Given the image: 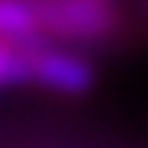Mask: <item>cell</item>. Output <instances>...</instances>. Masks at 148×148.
I'll return each instance as SVG.
<instances>
[{
    "label": "cell",
    "mask_w": 148,
    "mask_h": 148,
    "mask_svg": "<svg viewBox=\"0 0 148 148\" xmlns=\"http://www.w3.org/2000/svg\"><path fill=\"white\" fill-rule=\"evenodd\" d=\"M30 79L63 95H82L92 89V66L79 56L59 53V49H40L30 56Z\"/></svg>",
    "instance_id": "obj_2"
},
{
    "label": "cell",
    "mask_w": 148,
    "mask_h": 148,
    "mask_svg": "<svg viewBox=\"0 0 148 148\" xmlns=\"http://www.w3.org/2000/svg\"><path fill=\"white\" fill-rule=\"evenodd\" d=\"M36 30L63 40H99L115 30V10L106 0H46L33 3Z\"/></svg>",
    "instance_id": "obj_1"
},
{
    "label": "cell",
    "mask_w": 148,
    "mask_h": 148,
    "mask_svg": "<svg viewBox=\"0 0 148 148\" xmlns=\"http://www.w3.org/2000/svg\"><path fill=\"white\" fill-rule=\"evenodd\" d=\"M20 82H30V53L10 43H0V89Z\"/></svg>",
    "instance_id": "obj_4"
},
{
    "label": "cell",
    "mask_w": 148,
    "mask_h": 148,
    "mask_svg": "<svg viewBox=\"0 0 148 148\" xmlns=\"http://www.w3.org/2000/svg\"><path fill=\"white\" fill-rule=\"evenodd\" d=\"M0 43L20 46L23 53H30V56L43 49L33 3H23V0H0Z\"/></svg>",
    "instance_id": "obj_3"
}]
</instances>
